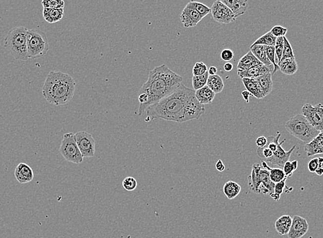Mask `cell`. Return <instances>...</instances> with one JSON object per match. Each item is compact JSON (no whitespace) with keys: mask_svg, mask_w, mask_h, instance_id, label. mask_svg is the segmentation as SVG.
<instances>
[{"mask_svg":"<svg viewBox=\"0 0 323 238\" xmlns=\"http://www.w3.org/2000/svg\"><path fill=\"white\" fill-rule=\"evenodd\" d=\"M205 111V106L195 97V90L182 83L167 97L149 106L145 113L147 121L156 119L184 122L200 119Z\"/></svg>","mask_w":323,"mask_h":238,"instance_id":"1","label":"cell"},{"mask_svg":"<svg viewBox=\"0 0 323 238\" xmlns=\"http://www.w3.org/2000/svg\"><path fill=\"white\" fill-rule=\"evenodd\" d=\"M183 78L165 64L159 65L150 71L146 82L140 88L139 93L148 97L147 109L175 91L182 83Z\"/></svg>","mask_w":323,"mask_h":238,"instance_id":"2","label":"cell"},{"mask_svg":"<svg viewBox=\"0 0 323 238\" xmlns=\"http://www.w3.org/2000/svg\"><path fill=\"white\" fill-rule=\"evenodd\" d=\"M76 86L75 80L70 74L51 71L46 76L42 95L49 104L63 106L73 99Z\"/></svg>","mask_w":323,"mask_h":238,"instance_id":"3","label":"cell"},{"mask_svg":"<svg viewBox=\"0 0 323 238\" xmlns=\"http://www.w3.org/2000/svg\"><path fill=\"white\" fill-rule=\"evenodd\" d=\"M27 31L24 26H16L10 30L4 39V48L16 60L27 61Z\"/></svg>","mask_w":323,"mask_h":238,"instance_id":"4","label":"cell"},{"mask_svg":"<svg viewBox=\"0 0 323 238\" xmlns=\"http://www.w3.org/2000/svg\"><path fill=\"white\" fill-rule=\"evenodd\" d=\"M285 127L290 134L305 144L310 143L321 132L314 128L302 114L290 119Z\"/></svg>","mask_w":323,"mask_h":238,"instance_id":"5","label":"cell"},{"mask_svg":"<svg viewBox=\"0 0 323 238\" xmlns=\"http://www.w3.org/2000/svg\"><path fill=\"white\" fill-rule=\"evenodd\" d=\"M27 49L29 59H38L47 54L50 49L46 34L39 29L27 31Z\"/></svg>","mask_w":323,"mask_h":238,"instance_id":"6","label":"cell"},{"mask_svg":"<svg viewBox=\"0 0 323 238\" xmlns=\"http://www.w3.org/2000/svg\"><path fill=\"white\" fill-rule=\"evenodd\" d=\"M59 152L65 161L68 162L78 165L83 163V157L76 144L73 133H66L63 135L60 145Z\"/></svg>","mask_w":323,"mask_h":238,"instance_id":"7","label":"cell"},{"mask_svg":"<svg viewBox=\"0 0 323 238\" xmlns=\"http://www.w3.org/2000/svg\"><path fill=\"white\" fill-rule=\"evenodd\" d=\"M302 115L314 128L323 131V105L306 104L302 108Z\"/></svg>","mask_w":323,"mask_h":238,"instance_id":"8","label":"cell"},{"mask_svg":"<svg viewBox=\"0 0 323 238\" xmlns=\"http://www.w3.org/2000/svg\"><path fill=\"white\" fill-rule=\"evenodd\" d=\"M76 144L83 158H92L95 155L96 142L93 136L85 131L74 134Z\"/></svg>","mask_w":323,"mask_h":238,"instance_id":"9","label":"cell"},{"mask_svg":"<svg viewBox=\"0 0 323 238\" xmlns=\"http://www.w3.org/2000/svg\"><path fill=\"white\" fill-rule=\"evenodd\" d=\"M248 179L250 191L255 193H260L259 187L262 184L270 180L269 170L263 168L259 164H254L251 174Z\"/></svg>","mask_w":323,"mask_h":238,"instance_id":"10","label":"cell"},{"mask_svg":"<svg viewBox=\"0 0 323 238\" xmlns=\"http://www.w3.org/2000/svg\"><path fill=\"white\" fill-rule=\"evenodd\" d=\"M211 8L213 18L216 22L219 24H230L235 22L236 19L237 18L233 12L219 0H216L213 3Z\"/></svg>","mask_w":323,"mask_h":238,"instance_id":"11","label":"cell"},{"mask_svg":"<svg viewBox=\"0 0 323 238\" xmlns=\"http://www.w3.org/2000/svg\"><path fill=\"white\" fill-rule=\"evenodd\" d=\"M285 139L278 144L277 149L273 153L272 157L266 160V163H269V164L273 165V166H277L278 168L283 170L284 165L290 160V156L296 147V145H294L290 150L286 152V151L284 150L283 147H282V145L285 143Z\"/></svg>","mask_w":323,"mask_h":238,"instance_id":"12","label":"cell"},{"mask_svg":"<svg viewBox=\"0 0 323 238\" xmlns=\"http://www.w3.org/2000/svg\"><path fill=\"white\" fill-rule=\"evenodd\" d=\"M203 19L200 13L189 3L184 7L180 15V20L185 28L196 26Z\"/></svg>","mask_w":323,"mask_h":238,"instance_id":"13","label":"cell"},{"mask_svg":"<svg viewBox=\"0 0 323 238\" xmlns=\"http://www.w3.org/2000/svg\"><path fill=\"white\" fill-rule=\"evenodd\" d=\"M308 230L309 225L307 220L303 217L294 216L287 236L289 238H301L308 232Z\"/></svg>","mask_w":323,"mask_h":238,"instance_id":"14","label":"cell"},{"mask_svg":"<svg viewBox=\"0 0 323 238\" xmlns=\"http://www.w3.org/2000/svg\"><path fill=\"white\" fill-rule=\"evenodd\" d=\"M15 177L19 183L26 184L33 180L34 173L33 169L26 163H19L16 167Z\"/></svg>","mask_w":323,"mask_h":238,"instance_id":"15","label":"cell"},{"mask_svg":"<svg viewBox=\"0 0 323 238\" xmlns=\"http://www.w3.org/2000/svg\"><path fill=\"white\" fill-rule=\"evenodd\" d=\"M272 72L273 70L262 63V64L255 65V66L250 67L248 70L237 71V74L241 79H244V78L255 79V78L258 77L259 76L269 73V72H271L272 74Z\"/></svg>","mask_w":323,"mask_h":238,"instance_id":"16","label":"cell"},{"mask_svg":"<svg viewBox=\"0 0 323 238\" xmlns=\"http://www.w3.org/2000/svg\"><path fill=\"white\" fill-rule=\"evenodd\" d=\"M304 150L308 157L323 154V131H321L310 143L305 144Z\"/></svg>","mask_w":323,"mask_h":238,"instance_id":"17","label":"cell"},{"mask_svg":"<svg viewBox=\"0 0 323 238\" xmlns=\"http://www.w3.org/2000/svg\"><path fill=\"white\" fill-rule=\"evenodd\" d=\"M233 12L236 17L244 15L248 8V0H219Z\"/></svg>","mask_w":323,"mask_h":238,"instance_id":"18","label":"cell"},{"mask_svg":"<svg viewBox=\"0 0 323 238\" xmlns=\"http://www.w3.org/2000/svg\"><path fill=\"white\" fill-rule=\"evenodd\" d=\"M271 77H272V74L271 72H269V73L263 74L255 79L265 97L269 95L272 90L273 81Z\"/></svg>","mask_w":323,"mask_h":238,"instance_id":"19","label":"cell"},{"mask_svg":"<svg viewBox=\"0 0 323 238\" xmlns=\"http://www.w3.org/2000/svg\"><path fill=\"white\" fill-rule=\"evenodd\" d=\"M262 62L259 61L258 59L250 51L239 60L237 65V71L248 70L250 67L262 64Z\"/></svg>","mask_w":323,"mask_h":238,"instance_id":"20","label":"cell"},{"mask_svg":"<svg viewBox=\"0 0 323 238\" xmlns=\"http://www.w3.org/2000/svg\"><path fill=\"white\" fill-rule=\"evenodd\" d=\"M216 94L206 85L203 88L195 91V97L202 105L211 104L214 101Z\"/></svg>","mask_w":323,"mask_h":238,"instance_id":"21","label":"cell"},{"mask_svg":"<svg viewBox=\"0 0 323 238\" xmlns=\"http://www.w3.org/2000/svg\"><path fill=\"white\" fill-rule=\"evenodd\" d=\"M64 16V8H44L43 17L50 24L59 22Z\"/></svg>","mask_w":323,"mask_h":238,"instance_id":"22","label":"cell"},{"mask_svg":"<svg viewBox=\"0 0 323 238\" xmlns=\"http://www.w3.org/2000/svg\"><path fill=\"white\" fill-rule=\"evenodd\" d=\"M250 51L258 59L259 61L262 62L263 64L269 67V68H271V70L274 71V65L269 61V59L268 58L267 55H266L265 46H250Z\"/></svg>","mask_w":323,"mask_h":238,"instance_id":"23","label":"cell"},{"mask_svg":"<svg viewBox=\"0 0 323 238\" xmlns=\"http://www.w3.org/2000/svg\"><path fill=\"white\" fill-rule=\"evenodd\" d=\"M292 218L289 215L280 217L275 223V229L280 236L287 235L292 225Z\"/></svg>","mask_w":323,"mask_h":238,"instance_id":"24","label":"cell"},{"mask_svg":"<svg viewBox=\"0 0 323 238\" xmlns=\"http://www.w3.org/2000/svg\"><path fill=\"white\" fill-rule=\"evenodd\" d=\"M278 65L279 66V70L281 71L282 73L286 74V75H293L297 72L298 69H299L295 58L286 59V60L280 61Z\"/></svg>","mask_w":323,"mask_h":238,"instance_id":"25","label":"cell"},{"mask_svg":"<svg viewBox=\"0 0 323 238\" xmlns=\"http://www.w3.org/2000/svg\"><path fill=\"white\" fill-rule=\"evenodd\" d=\"M242 82L244 83L245 88H246L247 91L251 94V95L254 96L258 99H264L265 97L260 88H259L258 83L255 79L244 78V79H242Z\"/></svg>","mask_w":323,"mask_h":238,"instance_id":"26","label":"cell"},{"mask_svg":"<svg viewBox=\"0 0 323 238\" xmlns=\"http://www.w3.org/2000/svg\"><path fill=\"white\" fill-rule=\"evenodd\" d=\"M241 186L232 180L226 182L223 188V193L229 200H232L238 196L241 192Z\"/></svg>","mask_w":323,"mask_h":238,"instance_id":"27","label":"cell"},{"mask_svg":"<svg viewBox=\"0 0 323 238\" xmlns=\"http://www.w3.org/2000/svg\"><path fill=\"white\" fill-rule=\"evenodd\" d=\"M207 86L209 87L215 94L220 93L224 88V83L222 78L218 74L209 75Z\"/></svg>","mask_w":323,"mask_h":238,"instance_id":"28","label":"cell"},{"mask_svg":"<svg viewBox=\"0 0 323 238\" xmlns=\"http://www.w3.org/2000/svg\"><path fill=\"white\" fill-rule=\"evenodd\" d=\"M262 168L269 170V178L275 184L278 183V182L284 180V179L287 178L285 177V174H284L283 170L282 169L269 168V165H268L266 161L262 162Z\"/></svg>","mask_w":323,"mask_h":238,"instance_id":"29","label":"cell"},{"mask_svg":"<svg viewBox=\"0 0 323 238\" xmlns=\"http://www.w3.org/2000/svg\"><path fill=\"white\" fill-rule=\"evenodd\" d=\"M276 38L270 33L264 34L262 37H259L251 46L262 45L265 46H274L276 44Z\"/></svg>","mask_w":323,"mask_h":238,"instance_id":"30","label":"cell"},{"mask_svg":"<svg viewBox=\"0 0 323 238\" xmlns=\"http://www.w3.org/2000/svg\"><path fill=\"white\" fill-rule=\"evenodd\" d=\"M209 74L207 72L205 74L200 76H193L192 78V84L193 89L195 91L199 89L203 88L207 85L208 79H209Z\"/></svg>","mask_w":323,"mask_h":238,"instance_id":"31","label":"cell"},{"mask_svg":"<svg viewBox=\"0 0 323 238\" xmlns=\"http://www.w3.org/2000/svg\"><path fill=\"white\" fill-rule=\"evenodd\" d=\"M193 8H194L200 13L202 17H205L211 12V8L204 3L198 2V1H191L189 2Z\"/></svg>","mask_w":323,"mask_h":238,"instance_id":"32","label":"cell"},{"mask_svg":"<svg viewBox=\"0 0 323 238\" xmlns=\"http://www.w3.org/2000/svg\"><path fill=\"white\" fill-rule=\"evenodd\" d=\"M284 46L283 56H282L281 61L286 60V59L295 58V55L294 54L292 46L286 37H283Z\"/></svg>","mask_w":323,"mask_h":238,"instance_id":"33","label":"cell"},{"mask_svg":"<svg viewBox=\"0 0 323 238\" xmlns=\"http://www.w3.org/2000/svg\"><path fill=\"white\" fill-rule=\"evenodd\" d=\"M287 178L284 179V180L280 181V182H278V183L275 184L274 191L270 195L271 198L274 199L275 201H278L280 200V195L282 193L285 191V188L286 187L285 186V182H286Z\"/></svg>","mask_w":323,"mask_h":238,"instance_id":"34","label":"cell"},{"mask_svg":"<svg viewBox=\"0 0 323 238\" xmlns=\"http://www.w3.org/2000/svg\"><path fill=\"white\" fill-rule=\"evenodd\" d=\"M44 8H64V0H42Z\"/></svg>","mask_w":323,"mask_h":238,"instance_id":"35","label":"cell"},{"mask_svg":"<svg viewBox=\"0 0 323 238\" xmlns=\"http://www.w3.org/2000/svg\"><path fill=\"white\" fill-rule=\"evenodd\" d=\"M266 55H267L268 58L269 59V61L274 65V71L272 72L273 75V74L276 73V71L279 70V66H278L277 63H276V61H275V55H276V53H275L274 46H266Z\"/></svg>","mask_w":323,"mask_h":238,"instance_id":"36","label":"cell"},{"mask_svg":"<svg viewBox=\"0 0 323 238\" xmlns=\"http://www.w3.org/2000/svg\"><path fill=\"white\" fill-rule=\"evenodd\" d=\"M298 168V161H294L290 162V161H287L285 164L284 165L283 170L284 174H285V177L288 178L292 177L293 173L297 170Z\"/></svg>","mask_w":323,"mask_h":238,"instance_id":"37","label":"cell"},{"mask_svg":"<svg viewBox=\"0 0 323 238\" xmlns=\"http://www.w3.org/2000/svg\"><path fill=\"white\" fill-rule=\"evenodd\" d=\"M283 37H277L274 46L275 53H276V57L278 58L277 64L281 61L282 56H283Z\"/></svg>","mask_w":323,"mask_h":238,"instance_id":"38","label":"cell"},{"mask_svg":"<svg viewBox=\"0 0 323 238\" xmlns=\"http://www.w3.org/2000/svg\"><path fill=\"white\" fill-rule=\"evenodd\" d=\"M122 184L124 189L127 191H134L137 187V181L134 178L131 177L125 178Z\"/></svg>","mask_w":323,"mask_h":238,"instance_id":"39","label":"cell"},{"mask_svg":"<svg viewBox=\"0 0 323 238\" xmlns=\"http://www.w3.org/2000/svg\"><path fill=\"white\" fill-rule=\"evenodd\" d=\"M207 65L204 62H197L193 67V76H200L208 72Z\"/></svg>","mask_w":323,"mask_h":238,"instance_id":"40","label":"cell"},{"mask_svg":"<svg viewBox=\"0 0 323 238\" xmlns=\"http://www.w3.org/2000/svg\"><path fill=\"white\" fill-rule=\"evenodd\" d=\"M257 154L261 159L266 160V161L270 159L273 156V152L266 146L258 147L257 150Z\"/></svg>","mask_w":323,"mask_h":238,"instance_id":"41","label":"cell"},{"mask_svg":"<svg viewBox=\"0 0 323 238\" xmlns=\"http://www.w3.org/2000/svg\"><path fill=\"white\" fill-rule=\"evenodd\" d=\"M270 33L276 37H285L287 29L281 26H275L270 30Z\"/></svg>","mask_w":323,"mask_h":238,"instance_id":"42","label":"cell"},{"mask_svg":"<svg viewBox=\"0 0 323 238\" xmlns=\"http://www.w3.org/2000/svg\"><path fill=\"white\" fill-rule=\"evenodd\" d=\"M234 58V53L232 50L226 49L221 53V58L225 61H229Z\"/></svg>","mask_w":323,"mask_h":238,"instance_id":"43","label":"cell"},{"mask_svg":"<svg viewBox=\"0 0 323 238\" xmlns=\"http://www.w3.org/2000/svg\"><path fill=\"white\" fill-rule=\"evenodd\" d=\"M319 165V158H314L308 163V170L311 173H315Z\"/></svg>","mask_w":323,"mask_h":238,"instance_id":"44","label":"cell"},{"mask_svg":"<svg viewBox=\"0 0 323 238\" xmlns=\"http://www.w3.org/2000/svg\"><path fill=\"white\" fill-rule=\"evenodd\" d=\"M268 143L267 138H266L265 136H261L259 138H257L256 144L257 147H265L266 144Z\"/></svg>","mask_w":323,"mask_h":238,"instance_id":"45","label":"cell"},{"mask_svg":"<svg viewBox=\"0 0 323 238\" xmlns=\"http://www.w3.org/2000/svg\"><path fill=\"white\" fill-rule=\"evenodd\" d=\"M317 175L323 176V157H319V165L317 171L315 172Z\"/></svg>","mask_w":323,"mask_h":238,"instance_id":"46","label":"cell"},{"mask_svg":"<svg viewBox=\"0 0 323 238\" xmlns=\"http://www.w3.org/2000/svg\"><path fill=\"white\" fill-rule=\"evenodd\" d=\"M215 168L217 171L221 172L224 171L225 169H226V168H225V165L223 164V163L221 160H218V161H216Z\"/></svg>","mask_w":323,"mask_h":238,"instance_id":"47","label":"cell"},{"mask_svg":"<svg viewBox=\"0 0 323 238\" xmlns=\"http://www.w3.org/2000/svg\"><path fill=\"white\" fill-rule=\"evenodd\" d=\"M208 72H209V75H215V74H217V68L215 66H211L208 70Z\"/></svg>","mask_w":323,"mask_h":238,"instance_id":"48","label":"cell"},{"mask_svg":"<svg viewBox=\"0 0 323 238\" xmlns=\"http://www.w3.org/2000/svg\"><path fill=\"white\" fill-rule=\"evenodd\" d=\"M223 68H224V70H226V72H230V71H232V69H233V65H232L231 63H230V62H227V63H225L224 65H223Z\"/></svg>","mask_w":323,"mask_h":238,"instance_id":"49","label":"cell"},{"mask_svg":"<svg viewBox=\"0 0 323 238\" xmlns=\"http://www.w3.org/2000/svg\"><path fill=\"white\" fill-rule=\"evenodd\" d=\"M241 95H242L243 97H244V100L246 101V103H249V97L251 95V94L246 90V91L242 92Z\"/></svg>","mask_w":323,"mask_h":238,"instance_id":"50","label":"cell"}]
</instances>
